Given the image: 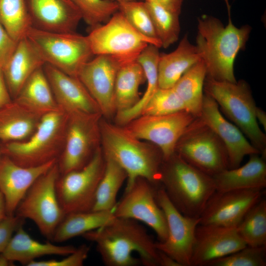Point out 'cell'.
I'll use <instances>...</instances> for the list:
<instances>
[{
  "label": "cell",
  "instance_id": "c3c4849f",
  "mask_svg": "<svg viewBox=\"0 0 266 266\" xmlns=\"http://www.w3.org/2000/svg\"><path fill=\"white\" fill-rule=\"evenodd\" d=\"M13 265V262L7 259L3 253H0V266H11Z\"/></svg>",
  "mask_w": 266,
  "mask_h": 266
},
{
  "label": "cell",
  "instance_id": "ee69618b",
  "mask_svg": "<svg viewBox=\"0 0 266 266\" xmlns=\"http://www.w3.org/2000/svg\"><path fill=\"white\" fill-rule=\"evenodd\" d=\"M4 77L2 68L0 67V107L12 100Z\"/></svg>",
  "mask_w": 266,
  "mask_h": 266
},
{
  "label": "cell",
  "instance_id": "1f68e13d",
  "mask_svg": "<svg viewBox=\"0 0 266 266\" xmlns=\"http://www.w3.org/2000/svg\"><path fill=\"white\" fill-rule=\"evenodd\" d=\"M206 74V67L201 59L185 72L172 87L186 110L197 117L201 110Z\"/></svg>",
  "mask_w": 266,
  "mask_h": 266
},
{
  "label": "cell",
  "instance_id": "5bb4252c",
  "mask_svg": "<svg viewBox=\"0 0 266 266\" xmlns=\"http://www.w3.org/2000/svg\"><path fill=\"white\" fill-rule=\"evenodd\" d=\"M157 186L144 178L137 177L125 191L113 212L116 217L143 222L154 230L158 241L163 242L167 236V226L164 212L156 199Z\"/></svg>",
  "mask_w": 266,
  "mask_h": 266
},
{
  "label": "cell",
  "instance_id": "9c48e42d",
  "mask_svg": "<svg viewBox=\"0 0 266 266\" xmlns=\"http://www.w3.org/2000/svg\"><path fill=\"white\" fill-rule=\"evenodd\" d=\"M59 175L57 162L34 181L15 212L19 218L33 221L41 234L50 240L66 215L56 194Z\"/></svg>",
  "mask_w": 266,
  "mask_h": 266
},
{
  "label": "cell",
  "instance_id": "d590c367",
  "mask_svg": "<svg viewBox=\"0 0 266 266\" xmlns=\"http://www.w3.org/2000/svg\"><path fill=\"white\" fill-rule=\"evenodd\" d=\"M144 2L162 47L165 48L169 47L179 38L180 32L179 15L157 3Z\"/></svg>",
  "mask_w": 266,
  "mask_h": 266
},
{
  "label": "cell",
  "instance_id": "7a4b0ae2",
  "mask_svg": "<svg viewBox=\"0 0 266 266\" xmlns=\"http://www.w3.org/2000/svg\"><path fill=\"white\" fill-rule=\"evenodd\" d=\"M228 22L224 26L218 18L203 15L198 18L196 46L204 62L206 76L218 81L235 82L234 63L238 53L245 49L251 27L239 28L233 23L228 0H225Z\"/></svg>",
  "mask_w": 266,
  "mask_h": 266
},
{
  "label": "cell",
  "instance_id": "7c38bea8",
  "mask_svg": "<svg viewBox=\"0 0 266 266\" xmlns=\"http://www.w3.org/2000/svg\"><path fill=\"white\" fill-rule=\"evenodd\" d=\"M67 114L64 147L57 161L60 175L84 167L100 147L101 114Z\"/></svg>",
  "mask_w": 266,
  "mask_h": 266
},
{
  "label": "cell",
  "instance_id": "7dc6e473",
  "mask_svg": "<svg viewBox=\"0 0 266 266\" xmlns=\"http://www.w3.org/2000/svg\"><path fill=\"white\" fill-rule=\"evenodd\" d=\"M8 216L7 215L5 200L3 195L0 192V222Z\"/></svg>",
  "mask_w": 266,
  "mask_h": 266
},
{
  "label": "cell",
  "instance_id": "44dd1931",
  "mask_svg": "<svg viewBox=\"0 0 266 266\" xmlns=\"http://www.w3.org/2000/svg\"><path fill=\"white\" fill-rule=\"evenodd\" d=\"M32 27L40 30L75 32L81 15L71 0H26Z\"/></svg>",
  "mask_w": 266,
  "mask_h": 266
},
{
  "label": "cell",
  "instance_id": "ba28073f",
  "mask_svg": "<svg viewBox=\"0 0 266 266\" xmlns=\"http://www.w3.org/2000/svg\"><path fill=\"white\" fill-rule=\"evenodd\" d=\"M27 38L45 64L77 77L83 66L93 55L87 36L75 32H53L32 27Z\"/></svg>",
  "mask_w": 266,
  "mask_h": 266
},
{
  "label": "cell",
  "instance_id": "bcb514c9",
  "mask_svg": "<svg viewBox=\"0 0 266 266\" xmlns=\"http://www.w3.org/2000/svg\"><path fill=\"white\" fill-rule=\"evenodd\" d=\"M255 116L257 122L259 121L264 130L266 131V113L261 108L257 106L255 111Z\"/></svg>",
  "mask_w": 266,
  "mask_h": 266
},
{
  "label": "cell",
  "instance_id": "cb8c5ba5",
  "mask_svg": "<svg viewBox=\"0 0 266 266\" xmlns=\"http://www.w3.org/2000/svg\"><path fill=\"white\" fill-rule=\"evenodd\" d=\"M266 159L259 154H251L245 165L214 175L212 177L216 191L264 190L266 187Z\"/></svg>",
  "mask_w": 266,
  "mask_h": 266
},
{
  "label": "cell",
  "instance_id": "b9f144b4",
  "mask_svg": "<svg viewBox=\"0 0 266 266\" xmlns=\"http://www.w3.org/2000/svg\"><path fill=\"white\" fill-rule=\"evenodd\" d=\"M24 219L15 215L7 216L0 222V253H3L11 238Z\"/></svg>",
  "mask_w": 266,
  "mask_h": 266
},
{
  "label": "cell",
  "instance_id": "d6986e66",
  "mask_svg": "<svg viewBox=\"0 0 266 266\" xmlns=\"http://www.w3.org/2000/svg\"><path fill=\"white\" fill-rule=\"evenodd\" d=\"M246 246L236 227L199 224L195 232L191 266H206Z\"/></svg>",
  "mask_w": 266,
  "mask_h": 266
},
{
  "label": "cell",
  "instance_id": "4fadbf2b",
  "mask_svg": "<svg viewBox=\"0 0 266 266\" xmlns=\"http://www.w3.org/2000/svg\"><path fill=\"white\" fill-rule=\"evenodd\" d=\"M156 199L166 216L167 236L163 242H156L159 251L176 262L179 266H191V258L195 232L200 224V217L185 216L168 199L160 184L156 190Z\"/></svg>",
  "mask_w": 266,
  "mask_h": 266
},
{
  "label": "cell",
  "instance_id": "ac0fdd59",
  "mask_svg": "<svg viewBox=\"0 0 266 266\" xmlns=\"http://www.w3.org/2000/svg\"><path fill=\"white\" fill-rule=\"evenodd\" d=\"M199 117L217 135L225 145L228 156L229 169L240 166L246 156L261 154L240 130L224 117L215 100L205 93Z\"/></svg>",
  "mask_w": 266,
  "mask_h": 266
},
{
  "label": "cell",
  "instance_id": "9a60e30c",
  "mask_svg": "<svg viewBox=\"0 0 266 266\" xmlns=\"http://www.w3.org/2000/svg\"><path fill=\"white\" fill-rule=\"evenodd\" d=\"M196 117L186 110L164 115H142L123 126L136 138L158 147L164 160L175 153L178 140Z\"/></svg>",
  "mask_w": 266,
  "mask_h": 266
},
{
  "label": "cell",
  "instance_id": "8992f818",
  "mask_svg": "<svg viewBox=\"0 0 266 266\" xmlns=\"http://www.w3.org/2000/svg\"><path fill=\"white\" fill-rule=\"evenodd\" d=\"M203 91L215 100L220 110L261 154L266 157V135L256 118L257 105L248 83L242 79L231 82L206 76Z\"/></svg>",
  "mask_w": 266,
  "mask_h": 266
},
{
  "label": "cell",
  "instance_id": "2e32d148",
  "mask_svg": "<svg viewBox=\"0 0 266 266\" xmlns=\"http://www.w3.org/2000/svg\"><path fill=\"white\" fill-rule=\"evenodd\" d=\"M263 194L259 189L216 191L200 216V224L236 227Z\"/></svg>",
  "mask_w": 266,
  "mask_h": 266
},
{
  "label": "cell",
  "instance_id": "277c9868",
  "mask_svg": "<svg viewBox=\"0 0 266 266\" xmlns=\"http://www.w3.org/2000/svg\"><path fill=\"white\" fill-rule=\"evenodd\" d=\"M159 182L168 199L182 214L200 217L216 191L212 176L191 166L176 153L164 159Z\"/></svg>",
  "mask_w": 266,
  "mask_h": 266
},
{
  "label": "cell",
  "instance_id": "ab89813d",
  "mask_svg": "<svg viewBox=\"0 0 266 266\" xmlns=\"http://www.w3.org/2000/svg\"><path fill=\"white\" fill-rule=\"evenodd\" d=\"M266 245L246 246L226 256L214 260L206 266H266Z\"/></svg>",
  "mask_w": 266,
  "mask_h": 266
},
{
  "label": "cell",
  "instance_id": "30bf717a",
  "mask_svg": "<svg viewBox=\"0 0 266 266\" xmlns=\"http://www.w3.org/2000/svg\"><path fill=\"white\" fill-rule=\"evenodd\" d=\"M175 153L191 166L211 176L229 169L225 145L199 117L194 119L181 135Z\"/></svg>",
  "mask_w": 266,
  "mask_h": 266
},
{
  "label": "cell",
  "instance_id": "83f0119b",
  "mask_svg": "<svg viewBox=\"0 0 266 266\" xmlns=\"http://www.w3.org/2000/svg\"><path fill=\"white\" fill-rule=\"evenodd\" d=\"M13 100L42 115L59 109L43 66L30 76Z\"/></svg>",
  "mask_w": 266,
  "mask_h": 266
},
{
  "label": "cell",
  "instance_id": "7bdbcfd3",
  "mask_svg": "<svg viewBox=\"0 0 266 266\" xmlns=\"http://www.w3.org/2000/svg\"><path fill=\"white\" fill-rule=\"evenodd\" d=\"M17 43L0 22V67L2 68L13 53Z\"/></svg>",
  "mask_w": 266,
  "mask_h": 266
},
{
  "label": "cell",
  "instance_id": "6da1fadb",
  "mask_svg": "<svg viewBox=\"0 0 266 266\" xmlns=\"http://www.w3.org/2000/svg\"><path fill=\"white\" fill-rule=\"evenodd\" d=\"M94 242L107 266H160L156 242L137 221L115 217L110 222L82 235Z\"/></svg>",
  "mask_w": 266,
  "mask_h": 266
},
{
  "label": "cell",
  "instance_id": "f546056e",
  "mask_svg": "<svg viewBox=\"0 0 266 266\" xmlns=\"http://www.w3.org/2000/svg\"><path fill=\"white\" fill-rule=\"evenodd\" d=\"M158 47L150 44L141 52L136 61L143 70L147 81L146 89L138 102L132 108L116 113L119 125H125L140 115L143 108L158 86V63L160 57Z\"/></svg>",
  "mask_w": 266,
  "mask_h": 266
},
{
  "label": "cell",
  "instance_id": "5b68a950",
  "mask_svg": "<svg viewBox=\"0 0 266 266\" xmlns=\"http://www.w3.org/2000/svg\"><path fill=\"white\" fill-rule=\"evenodd\" d=\"M68 117V114L60 108L43 115L28 139L0 143L2 154L26 167L58 160L64 147Z\"/></svg>",
  "mask_w": 266,
  "mask_h": 266
},
{
  "label": "cell",
  "instance_id": "ffe728a7",
  "mask_svg": "<svg viewBox=\"0 0 266 266\" xmlns=\"http://www.w3.org/2000/svg\"><path fill=\"white\" fill-rule=\"evenodd\" d=\"M57 161L26 167L2 154L0 159V192L4 199L8 216L15 215L19 204L33 184Z\"/></svg>",
  "mask_w": 266,
  "mask_h": 266
},
{
  "label": "cell",
  "instance_id": "7402d4cb",
  "mask_svg": "<svg viewBox=\"0 0 266 266\" xmlns=\"http://www.w3.org/2000/svg\"><path fill=\"white\" fill-rule=\"evenodd\" d=\"M43 69L60 109L67 113H101L97 102L77 77L46 64Z\"/></svg>",
  "mask_w": 266,
  "mask_h": 266
},
{
  "label": "cell",
  "instance_id": "d6a6232c",
  "mask_svg": "<svg viewBox=\"0 0 266 266\" xmlns=\"http://www.w3.org/2000/svg\"><path fill=\"white\" fill-rule=\"evenodd\" d=\"M104 157V171L98 187L93 211L113 210L118 191L127 178L126 171L118 164Z\"/></svg>",
  "mask_w": 266,
  "mask_h": 266
},
{
  "label": "cell",
  "instance_id": "836d02e7",
  "mask_svg": "<svg viewBox=\"0 0 266 266\" xmlns=\"http://www.w3.org/2000/svg\"><path fill=\"white\" fill-rule=\"evenodd\" d=\"M236 228L247 245H266V200L262 198L248 210Z\"/></svg>",
  "mask_w": 266,
  "mask_h": 266
},
{
  "label": "cell",
  "instance_id": "f35d334b",
  "mask_svg": "<svg viewBox=\"0 0 266 266\" xmlns=\"http://www.w3.org/2000/svg\"><path fill=\"white\" fill-rule=\"evenodd\" d=\"M183 110H186L185 104L172 88H158L144 105L140 115H164Z\"/></svg>",
  "mask_w": 266,
  "mask_h": 266
},
{
  "label": "cell",
  "instance_id": "4dcf8cb0",
  "mask_svg": "<svg viewBox=\"0 0 266 266\" xmlns=\"http://www.w3.org/2000/svg\"><path fill=\"white\" fill-rule=\"evenodd\" d=\"M145 80L142 67L137 61L119 67L114 91L116 113L128 110L138 102L139 88Z\"/></svg>",
  "mask_w": 266,
  "mask_h": 266
},
{
  "label": "cell",
  "instance_id": "60d3db41",
  "mask_svg": "<svg viewBox=\"0 0 266 266\" xmlns=\"http://www.w3.org/2000/svg\"><path fill=\"white\" fill-rule=\"evenodd\" d=\"M90 247L82 245L77 248L73 253L66 256V258L58 260L55 259L45 261H33L28 266H81L87 259Z\"/></svg>",
  "mask_w": 266,
  "mask_h": 266
},
{
  "label": "cell",
  "instance_id": "681fc988",
  "mask_svg": "<svg viewBox=\"0 0 266 266\" xmlns=\"http://www.w3.org/2000/svg\"><path fill=\"white\" fill-rule=\"evenodd\" d=\"M113 0L119 3L121 2H129V1H140V0Z\"/></svg>",
  "mask_w": 266,
  "mask_h": 266
},
{
  "label": "cell",
  "instance_id": "f1b7e54d",
  "mask_svg": "<svg viewBox=\"0 0 266 266\" xmlns=\"http://www.w3.org/2000/svg\"><path fill=\"white\" fill-rule=\"evenodd\" d=\"M115 217L113 210H91L67 214L57 228L52 240L62 242L82 235L107 224Z\"/></svg>",
  "mask_w": 266,
  "mask_h": 266
},
{
  "label": "cell",
  "instance_id": "484cf974",
  "mask_svg": "<svg viewBox=\"0 0 266 266\" xmlns=\"http://www.w3.org/2000/svg\"><path fill=\"white\" fill-rule=\"evenodd\" d=\"M42 116L15 100L0 107V142L28 139L36 130Z\"/></svg>",
  "mask_w": 266,
  "mask_h": 266
},
{
  "label": "cell",
  "instance_id": "74e56055",
  "mask_svg": "<svg viewBox=\"0 0 266 266\" xmlns=\"http://www.w3.org/2000/svg\"><path fill=\"white\" fill-rule=\"evenodd\" d=\"M119 10L133 28L143 35L160 41L144 1L125 2L119 3Z\"/></svg>",
  "mask_w": 266,
  "mask_h": 266
},
{
  "label": "cell",
  "instance_id": "f907efd6",
  "mask_svg": "<svg viewBox=\"0 0 266 266\" xmlns=\"http://www.w3.org/2000/svg\"><path fill=\"white\" fill-rule=\"evenodd\" d=\"M2 155V152H1L0 143V159L1 158Z\"/></svg>",
  "mask_w": 266,
  "mask_h": 266
},
{
  "label": "cell",
  "instance_id": "8fae6325",
  "mask_svg": "<svg viewBox=\"0 0 266 266\" xmlns=\"http://www.w3.org/2000/svg\"><path fill=\"white\" fill-rule=\"evenodd\" d=\"M105 166V157L100 146L84 167L60 174L56 182V194L66 214L92 210Z\"/></svg>",
  "mask_w": 266,
  "mask_h": 266
},
{
  "label": "cell",
  "instance_id": "4316f807",
  "mask_svg": "<svg viewBox=\"0 0 266 266\" xmlns=\"http://www.w3.org/2000/svg\"><path fill=\"white\" fill-rule=\"evenodd\" d=\"M20 225L3 252L9 260L27 266L35 259L46 255L67 256L76 248L72 245L60 246L49 242L42 243L33 239Z\"/></svg>",
  "mask_w": 266,
  "mask_h": 266
},
{
  "label": "cell",
  "instance_id": "603a6c76",
  "mask_svg": "<svg viewBox=\"0 0 266 266\" xmlns=\"http://www.w3.org/2000/svg\"><path fill=\"white\" fill-rule=\"evenodd\" d=\"M45 62L35 48L25 37L19 40L2 69L12 100L18 96L30 76Z\"/></svg>",
  "mask_w": 266,
  "mask_h": 266
},
{
  "label": "cell",
  "instance_id": "8d00e7d4",
  "mask_svg": "<svg viewBox=\"0 0 266 266\" xmlns=\"http://www.w3.org/2000/svg\"><path fill=\"white\" fill-rule=\"evenodd\" d=\"M91 29L107 22L119 11V4L113 0H71Z\"/></svg>",
  "mask_w": 266,
  "mask_h": 266
},
{
  "label": "cell",
  "instance_id": "3957f363",
  "mask_svg": "<svg viewBox=\"0 0 266 266\" xmlns=\"http://www.w3.org/2000/svg\"><path fill=\"white\" fill-rule=\"evenodd\" d=\"M100 143L103 155L118 164L127 174L125 190L137 177L160 185V167L164 160L160 148L141 141L123 126L100 120Z\"/></svg>",
  "mask_w": 266,
  "mask_h": 266
},
{
  "label": "cell",
  "instance_id": "e575fe53",
  "mask_svg": "<svg viewBox=\"0 0 266 266\" xmlns=\"http://www.w3.org/2000/svg\"><path fill=\"white\" fill-rule=\"evenodd\" d=\"M0 22L17 42L32 27L26 0H0Z\"/></svg>",
  "mask_w": 266,
  "mask_h": 266
},
{
  "label": "cell",
  "instance_id": "f6af8a7d",
  "mask_svg": "<svg viewBox=\"0 0 266 266\" xmlns=\"http://www.w3.org/2000/svg\"><path fill=\"white\" fill-rule=\"evenodd\" d=\"M144 1L157 3L180 15L183 0H144Z\"/></svg>",
  "mask_w": 266,
  "mask_h": 266
},
{
  "label": "cell",
  "instance_id": "52a82bcc",
  "mask_svg": "<svg viewBox=\"0 0 266 266\" xmlns=\"http://www.w3.org/2000/svg\"><path fill=\"white\" fill-rule=\"evenodd\" d=\"M87 37L93 55L111 57L120 66L136 61L150 44L162 47L160 41L137 32L119 10L107 22L92 29Z\"/></svg>",
  "mask_w": 266,
  "mask_h": 266
},
{
  "label": "cell",
  "instance_id": "d4e9b609",
  "mask_svg": "<svg viewBox=\"0 0 266 266\" xmlns=\"http://www.w3.org/2000/svg\"><path fill=\"white\" fill-rule=\"evenodd\" d=\"M200 60L201 55L197 47L185 34L174 51L160 54L159 88H172L182 75Z\"/></svg>",
  "mask_w": 266,
  "mask_h": 266
},
{
  "label": "cell",
  "instance_id": "e0dca14e",
  "mask_svg": "<svg viewBox=\"0 0 266 266\" xmlns=\"http://www.w3.org/2000/svg\"><path fill=\"white\" fill-rule=\"evenodd\" d=\"M120 66L111 57L98 55L83 66L77 76L97 102L102 116L106 118L116 113L114 91Z\"/></svg>",
  "mask_w": 266,
  "mask_h": 266
}]
</instances>
